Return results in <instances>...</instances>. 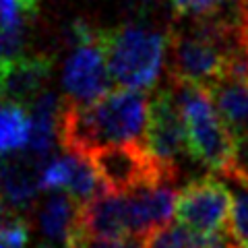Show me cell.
Here are the masks:
<instances>
[{
    "mask_svg": "<svg viewBox=\"0 0 248 248\" xmlns=\"http://www.w3.org/2000/svg\"><path fill=\"white\" fill-rule=\"evenodd\" d=\"M66 248H141L130 238L108 240V238H89L83 234H75Z\"/></svg>",
    "mask_w": 248,
    "mask_h": 248,
    "instance_id": "obj_19",
    "label": "cell"
},
{
    "mask_svg": "<svg viewBox=\"0 0 248 248\" xmlns=\"http://www.w3.org/2000/svg\"><path fill=\"white\" fill-rule=\"evenodd\" d=\"M221 248H238V246H236L234 242H232V240H230V238H226V242H223V244H221Z\"/></svg>",
    "mask_w": 248,
    "mask_h": 248,
    "instance_id": "obj_21",
    "label": "cell"
},
{
    "mask_svg": "<svg viewBox=\"0 0 248 248\" xmlns=\"http://www.w3.org/2000/svg\"><path fill=\"white\" fill-rule=\"evenodd\" d=\"M52 75V60L44 54H23L0 77V102L15 106H33L46 93V83Z\"/></svg>",
    "mask_w": 248,
    "mask_h": 248,
    "instance_id": "obj_10",
    "label": "cell"
},
{
    "mask_svg": "<svg viewBox=\"0 0 248 248\" xmlns=\"http://www.w3.org/2000/svg\"><path fill=\"white\" fill-rule=\"evenodd\" d=\"M31 118L25 108L0 102V157L25 151L29 145Z\"/></svg>",
    "mask_w": 248,
    "mask_h": 248,
    "instance_id": "obj_16",
    "label": "cell"
},
{
    "mask_svg": "<svg viewBox=\"0 0 248 248\" xmlns=\"http://www.w3.org/2000/svg\"><path fill=\"white\" fill-rule=\"evenodd\" d=\"M238 29L244 48L248 52V0H238Z\"/></svg>",
    "mask_w": 248,
    "mask_h": 248,
    "instance_id": "obj_20",
    "label": "cell"
},
{
    "mask_svg": "<svg viewBox=\"0 0 248 248\" xmlns=\"http://www.w3.org/2000/svg\"><path fill=\"white\" fill-rule=\"evenodd\" d=\"M178 192L168 184L145 186L126 195L130 232L135 238H143L151 230L168 226L176 211Z\"/></svg>",
    "mask_w": 248,
    "mask_h": 248,
    "instance_id": "obj_11",
    "label": "cell"
},
{
    "mask_svg": "<svg viewBox=\"0 0 248 248\" xmlns=\"http://www.w3.org/2000/svg\"><path fill=\"white\" fill-rule=\"evenodd\" d=\"M178 17H211L221 11L226 0H170Z\"/></svg>",
    "mask_w": 248,
    "mask_h": 248,
    "instance_id": "obj_18",
    "label": "cell"
},
{
    "mask_svg": "<svg viewBox=\"0 0 248 248\" xmlns=\"http://www.w3.org/2000/svg\"><path fill=\"white\" fill-rule=\"evenodd\" d=\"M40 248H52V246H40Z\"/></svg>",
    "mask_w": 248,
    "mask_h": 248,
    "instance_id": "obj_22",
    "label": "cell"
},
{
    "mask_svg": "<svg viewBox=\"0 0 248 248\" xmlns=\"http://www.w3.org/2000/svg\"><path fill=\"white\" fill-rule=\"evenodd\" d=\"M151 99L141 89L108 91L91 104L66 102L58 112V143L66 153L83 155L120 143H145Z\"/></svg>",
    "mask_w": 248,
    "mask_h": 248,
    "instance_id": "obj_1",
    "label": "cell"
},
{
    "mask_svg": "<svg viewBox=\"0 0 248 248\" xmlns=\"http://www.w3.org/2000/svg\"><path fill=\"white\" fill-rule=\"evenodd\" d=\"M230 186L234 192V203H232L228 238L238 248H248V184L230 180Z\"/></svg>",
    "mask_w": 248,
    "mask_h": 248,
    "instance_id": "obj_17",
    "label": "cell"
},
{
    "mask_svg": "<svg viewBox=\"0 0 248 248\" xmlns=\"http://www.w3.org/2000/svg\"><path fill=\"white\" fill-rule=\"evenodd\" d=\"M106 31L93 29L85 23L73 27L75 48L68 54L62 73V87L66 99L77 104H91L108 93L112 83L106 56Z\"/></svg>",
    "mask_w": 248,
    "mask_h": 248,
    "instance_id": "obj_6",
    "label": "cell"
},
{
    "mask_svg": "<svg viewBox=\"0 0 248 248\" xmlns=\"http://www.w3.org/2000/svg\"><path fill=\"white\" fill-rule=\"evenodd\" d=\"M145 145L161 164H166L176 174L180 168V159L184 155H190L186 124L170 85L168 89H159L151 97Z\"/></svg>",
    "mask_w": 248,
    "mask_h": 248,
    "instance_id": "obj_8",
    "label": "cell"
},
{
    "mask_svg": "<svg viewBox=\"0 0 248 248\" xmlns=\"http://www.w3.org/2000/svg\"><path fill=\"white\" fill-rule=\"evenodd\" d=\"M170 87L186 124V139L192 159L215 174L226 176L232 164V139L219 118L211 91L203 85L172 79Z\"/></svg>",
    "mask_w": 248,
    "mask_h": 248,
    "instance_id": "obj_3",
    "label": "cell"
},
{
    "mask_svg": "<svg viewBox=\"0 0 248 248\" xmlns=\"http://www.w3.org/2000/svg\"><path fill=\"white\" fill-rule=\"evenodd\" d=\"M77 234L89 238H108L122 240L130 238V219L126 195L104 190L89 199L79 207V219H77Z\"/></svg>",
    "mask_w": 248,
    "mask_h": 248,
    "instance_id": "obj_9",
    "label": "cell"
},
{
    "mask_svg": "<svg viewBox=\"0 0 248 248\" xmlns=\"http://www.w3.org/2000/svg\"><path fill=\"white\" fill-rule=\"evenodd\" d=\"M104 35L114 85L145 91L157 83L168 58V33L141 25H122Z\"/></svg>",
    "mask_w": 248,
    "mask_h": 248,
    "instance_id": "obj_4",
    "label": "cell"
},
{
    "mask_svg": "<svg viewBox=\"0 0 248 248\" xmlns=\"http://www.w3.org/2000/svg\"><path fill=\"white\" fill-rule=\"evenodd\" d=\"M104 190L128 195L145 186L174 182L178 174L155 157L145 143L108 145L87 155Z\"/></svg>",
    "mask_w": 248,
    "mask_h": 248,
    "instance_id": "obj_5",
    "label": "cell"
},
{
    "mask_svg": "<svg viewBox=\"0 0 248 248\" xmlns=\"http://www.w3.org/2000/svg\"><path fill=\"white\" fill-rule=\"evenodd\" d=\"M81 203L73 199L64 190H52V195L46 199V203L40 209V228L42 234L52 242L64 244L71 242V238L77 234V219H79Z\"/></svg>",
    "mask_w": 248,
    "mask_h": 248,
    "instance_id": "obj_13",
    "label": "cell"
},
{
    "mask_svg": "<svg viewBox=\"0 0 248 248\" xmlns=\"http://www.w3.org/2000/svg\"><path fill=\"white\" fill-rule=\"evenodd\" d=\"M44 164L31 157L27 151L19 155H2L0 157V197L15 211L25 209L35 199L40 188V172Z\"/></svg>",
    "mask_w": 248,
    "mask_h": 248,
    "instance_id": "obj_12",
    "label": "cell"
},
{
    "mask_svg": "<svg viewBox=\"0 0 248 248\" xmlns=\"http://www.w3.org/2000/svg\"><path fill=\"white\" fill-rule=\"evenodd\" d=\"M228 236L221 238H201L182 223H172L155 228L149 234L139 238L141 248H221Z\"/></svg>",
    "mask_w": 248,
    "mask_h": 248,
    "instance_id": "obj_15",
    "label": "cell"
},
{
    "mask_svg": "<svg viewBox=\"0 0 248 248\" xmlns=\"http://www.w3.org/2000/svg\"><path fill=\"white\" fill-rule=\"evenodd\" d=\"M58 112L60 102L54 93L48 91L37 97V102L31 106V133L25 151L42 164L48 161L54 143L58 141Z\"/></svg>",
    "mask_w": 248,
    "mask_h": 248,
    "instance_id": "obj_14",
    "label": "cell"
},
{
    "mask_svg": "<svg viewBox=\"0 0 248 248\" xmlns=\"http://www.w3.org/2000/svg\"><path fill=\"white\" fill-rule=\"evenodd\" d=\"M248 52L238 29V15L197 17L188 25L168 31V75L172 81L211 87L226 77Z\"/></svg>",
    "mask_w": 248,
    "mask_h": 248,
    "instance_id": "obj_2",
    "label": "cell"
},
{
    "mask_svg": "<svg viewBox=\"0 0 248 248\" xmlns=\"http://www.w3.org/2000/svg\"><path fill=\"white\" fill-rule=\"evenodd\" d=\"M234 192L226 182L213 176L192 180L178 192L176 217L178 223L201 238L228 236Z\"/></svg>",
    "mask_w": 248,
    "mask_h": 248,
    "instance_id": "obj_7",
    "label": "cell"
}]
</instances>
